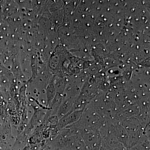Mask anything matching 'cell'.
I'll use <instances>...</instances> for the list:
<instances>
[{"mask_svg": "<svg viewBox=\"0 0 150 150\" xmlns=\"http://www.w3.org/2000/svg\"><path fill=\"white\" fill-rule=\"evenodd\" d=\"M82 112L81 111L72 112L71 114L65 117L64 119H62L60 123V126L61 127H63L77 121L79 118Z\"/></svg>", "mask_w": 150, "mask_h": 150, "instance_id": "cell-1", "label": "cell"}]
</instances>
